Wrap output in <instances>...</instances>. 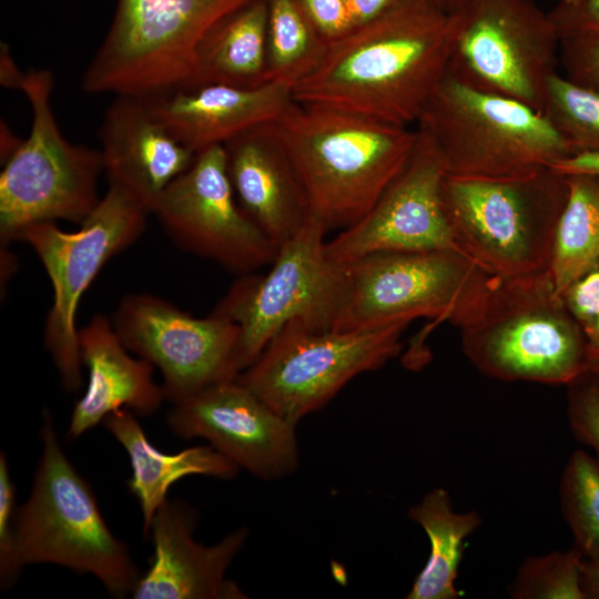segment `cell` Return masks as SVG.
Masks as SVG:
<instances>
[{
  "mask_svg": "<svg viewBox=\"0 0 599 599\" xmlns=\"http://www.w3.org/2000/svg\"><path fill=\"white\" fill-rule=\"evenodd\" d=\"M327 230L316 217L277 252L265 274L238 275L212 314L238 326L240 374L288 323L332 328L345 285V266L329 258Z\"/></svg>",
  "mask_w": 599,
  "mask_h": 599,
  "instance_id": "cell-11",
  "label": "cell"
},
{
  "mask_svg": "<svg viewBox=\"0 0 599 599\" xmlns=\"http://www.w3.org/2000/svg\"><path fill=\"white\" fill-rule=\"evenodd\" d=\"M561 297L582 328L590 324L599 314V261L573 281Z\"/></svg>",
  "mask_w": 599,
  "mask_h": 599,
  "instance_id": "cell-35",
  "label": "cell"
},
{
  "mask_svg": "<svg viewBox=\"0 0 599 599\" xmlns=\"http://www.w3.org/2000/svg\"><path fill=\"white\" fill-rule=\"evenodd\" d=\"M146 99L170 132L195 153L274 122L295 102L292 89L276 82L257 88L186 85Z\"/></svg>",
  "mask_w": 599,
  "mask_h": 599,
  "instance_id": "cell-21",
  "label": "cell"
},
{
  "mask_svg": "<svg viewBox=\"0 0 599 599\" xmlns=\"http://www.w3.org/2000/svg\"><path fill=\"white\" fill-rule=\"evenodd\" d=\"M327 49L301 0H267L270 82L293 90L319 67Z\"/></svg>",
  "mask_w": 599,
  "mask_h": 599,
  "instance_id": "cell-27",
  "label": "cell"
},
{
  "mask_svg": "<svg viewBox=\"0 0 599 599\" xmlns=\"http://www.w3.org/2000/svg\"><path fill=\"white\" fill-rule=\"evenodd\" d=\"M450 17L448 73L544 113L548 81L560 63L549 13L534 0H465Z\"/></svg>",
  "mask_w": 599,
  "mask_h": 599,
  "instance_id": "cell-12",
  "label": "cell"
},
{
  "mask_svg": "<svg viewBox=\"0 0 599 599\" xmlns=\"http://www.w3.org/2000/svg\"><path fill=\"white\" fill-rule=\"evenodd\" d=\"M581 587L586 599H599V558L585 559Z\"/></svg>",
  "mask_w": 599,
  "mask_h": 599,
  "instance_id": "cell-40",
  "label": "cell"
},
{
  "mask_svg": "<svg viewBox=\"0 0 599 599\" xmlns=\"http://www.w3.org/2000/svg\"><path fill=\"white\" fill-rule=\"evenodd\" d=\"M344 266L336 331L409 324L418 317L461 328L480 312L498 278L453 248L377 252Z\"/></svg>",
  "mask_w": 599,
  "mask_h": 599,
  "instance_id": "cell-6",
  "label": "cell"
},
{
  "mask_svg": "<svg viewBox=\"0 0 599 599\" xmlns=\"http://www.w3.org/2000/svg\"><path fill=\"white\" fill-rule=\"evenodd\" d=\"M271 123L242 133L223 149L237 203L280 248L312 214L300 175Z\"/></svg>",
  "mask_w": 599,
  "mask_h": 599,
  "instance_id": "cell-20",
  "label": "cell"
},
{
  "mask_svg": "<svg viewBox=\"0 0 599 599\" xmlns=\"http://www.w3.org/2000/svg\"><path fill=\"white\" fill-rule=\"evenodd\" d=\"M567 176L550 167L509 179L446 175L443 200L456 247L499 278L549 270Z\"/></svg>",
  "mask_w": 599,
  "mask_h": 599,
  "instance_id": "cell-5",
  "label": "cell"
},
{
  "mask_svg": "<svg viewBox=\"0 0 599 599\" xmlns=\"http://www.w3.org/2000/svg\"><path fill=\"white\" fill-rule=\"evenodd\" d=\"M408 323L364 331L319 329L293 321L238 376L278 415L297 425L357 375L378 369L402 349Z\"/></svg>",
  "mask_w": 599,
  "mask_h": 599,
  "instance_id": "cell-13",
  "label": "cell"
},
{
  "mask_svg": "<svg viewBox=\"0 0 599 599\" xmlns=\"http://www.w3.org/2000/svg\"><path fill=\"white\" fill-rule=\"evenodd\" d=\"M99 140L109 184L124 189L150 213L161 193L196 155L170 132L142 97L116 95L104 114Z\"/></svg>",
  "mask_w": 599,
  "mask_h": 599,
  "instance_id": "cell-19",
  "label": "cell"
},
{
  "mask_svg": "<svg viewBox=\"0 0 599 599\" xmlns=\"http://www.w3.org/2000/svg\"><path fill=\"white\" fill-rule=\"evenodd\" d=\"M567 386L570 428L577 439L596 451L599 459V380L585 373Z\"/></svg>",
  "mask_w": 599,
  "mask_h": 599,
  "instance_id": "cell-32",
  "label": "cell"
},
{
  "mask_svg": "<svg viewBox=\"0 0 599 599\" xmlns=\"http://www.w3.org/2000/svg\"><path fill=\"white\" fill-rule=\"evenodd\" d=\"M459 329L465 356L490 378L568 385L586 373L583 329L549 270L498 277L480 312Z\"/></svg>",
  "mask_w": 599,
  "mask_h": 599,
  "instance_id": "cell-3",
  "label": "cell"
},
{
  "mask_svg": "<svg viewBox=\"0 0 599 599\" xmlns=\"http://www.w3.org/2000/svg\"><path fill=\"white\" fill-rule=\"evenodd\" d=\"M451 42L450 13L432 0H399L328 43L293 98L410 126L448 72Z\"/></svg>",
  "mask_w": 599,
  "mask_h": 599,
  "instance_id": "cell-1",
  "label": "cell"
},
{
  "mask_svg": "<svg viewBox=\"0 0 599 599\" xmlns=\"http://www.w3.org/2000/svg\"><path fill=\"white\" fill-rule=\"evenodd\" d=\"M559 494L573 547L585 559L599 558V459L575 450L564 469Z\"/></svg>",
  "mask_w": 599,
  "mask_h": 599,
  "instance_id": "cell-28",
  "label": "cell"
},
{
  "mask_svg": "<svg viewBox=\"0 0 599 599\" xmlns=\"http://www.w3.org/2000/svg\"><path fill=\"white\" fill-rule=\"evenodd\" d=\"M150 211L124 189L109 187L75 232L54 222L21 231L42 263L52 285L53 302L44 327V345L67 392L82 385L77 312L79 303L104 264L143 234Z\"/></svg>",
  "mask_w": 599,
  "mask_h": 599,
  "instance_id": "cell-10",
  "label": "cell"
},
{
  "mask_svg": "<svg viewBox=\"0 0 599 599\" xmlns=\"http://www.w3.org/2000/svg\"><path fill=\"white\" fill-rule=\"evenodd\" d=\"M588 346L599 351V314L597 317L582 328Z\"/></svg>",
  "mask_w": 599,
  "mask_h": 599,
  "instance_id": "cell-41",
  "label": "cell"
},
{
  "mask_svg": "<svg viewBox=\"0 0 599 599\" xmlns=\"http://www.w3.org/2000/svg\"><path fill=\"white\" fill-rule=\"evenodd\" d=\"M53 84L49 70L32 69L20 85L32 120L29 135L0 173L1 246L17 241L18 234L33 224H81L101 200V152L63 136L51 103Z\"/></svg>",
  "mask_w": 599,
  "mask_h": 599,
  "instance_id": "cell-8",
  "label": "cell"
},
{
  "mask_svg": "<svg viewBox=\"0 0 599 599\" xmlns=\"http://www.w3.org/2000/svg\"><path fill=\"white\" fill-rule=\"evenodd\" d=\"M399 0H344L353 28L382 16Z\"/></svg>",
  "mask_w": 599,
  "mask_h": 599,
  "instance_id": "cell-37",
  "label": "cell"
},
{
  "mask_svg": "<svg viewBox=\"0 0 599 599\" xmlns=\"http://www.w3.org/2000/svg\"><path fill=\"white\" fill-rule=\"evenodd\" d=\"M268 82L267 0H251L207 30L186 85L257 88Z\"/></svg>",
  "mask_w": 599,
  "mask_h": 599,
  "instance_id": "cell-24",
  "label": "cell"
},
{
  "mask_svg": "<svg viewBox=\"0 0 599 599\" xmlns=\"http://www.w3.org/2000/svg\"><path fill=\"white\" fill-rule=\"evenodd\" d=\"M560 1L564 2V3H567V4H575V3H578L581 0H560Z\"/></svg>",
  "mask_w": 599,
  "mask_h": 599,
  "instance_id": "cell-44",
  "label": "cell"
},
{
  "mask_svg": "<svg viewBox=\"0 0 599 599\" xmlns=\"http://www.w3.org/2000/svg\"><path fill=\"white\" fill-rule=\"evenodd\" d=\"M307 14L328 43L345 35L352 21L344 0H301Z\"/></svg>",
  "mask_w": 599,
  "mask_h": 599,
  "instance_id": "cell-36",
  "label": "cell"
},
{
  "mask_svg": "<svg viewBox=\"0 0 599 599\" xmlns=\"http://www.w3.org/2000/svg\"><path fill=\"white\" fill-rule=\"evenodd\" d=\"M550 169L565 176L575 174L599 175V153L572 154L554 163Z\"/></svg>",
  "mask_w": 599,
  "mask_h": 599,
  "instance_id": "cell-38",
  "label": "cell"
},
{
  "mask_svg": "<svg viewBox=\"0 0 599 599\" xmlns=\"http://www.w3.org/2000/svg\"><path fill=\"white\" fill-rule=\"evenodd\" d=\"M111 321L123 345L159 369L171 404L240 375L238 326L227 318L195 317L162 297L135 293L121 298Z\"/></svg>",
  "mask_w": 599,
  "mask_h": 599,
  "instance_id": "cell-14",
  "label": "cell"
},
{
  "mask_svg": "<svg viewBox=\"0 0 599 599\" xmlns=\"http://www.w3.org/2000/svg\"><path fill=\"white\" fill-rule=\"evenodd\" d=\"M82 365L88 385L71 413L67 436L75 439L94 428L114 410L154 414L165 400L162 386L153 379L154 366L133 357L118 336L111 318L95 314L79 328Z\"/></svg>",
  "mask_w": 599,
  "mask_h": 599,
  "instance_id": "cell-22",
  "label": "cell"
},
{
  "mask_svg": "<svg viewBox=\"0 0 599 599\" xmlns=\"http://www.w3.org/2000/svg\"><path fill=\"white\" fill-rule=\"evenodd\" d=\"M248 1L118 0L104 40L82 75V90L146 98L186 85L204 34Z\"/></svg>",
  "mask_w": 599,
  "mask_h": 599,
  "instance_id": "cell-9",
  "label": "cell"
},
{
  "mask_svg": "<svg viewBox=\"0 0 599 599\" xmlns=\"http://www.w3.org/2000/svg\"><path fill=\"white\" fill-rule=\"evenodd\" d=\"M586 373L599 380V351L588 346Z\"/></svg>",
  "mask_w": 599,
  "mask_h": 599,
  "instance_id": "cell-42",
  "label": "cell"
},
{
  "mask_svg": "<svg viewBox=\"0 0 599 599\" xmlns=\"http://www.w3.org/2000/svg\"><path fill=\"white\" fill-rule=\"evenodd\" d=\"M197 514L180 500H166L149 529L154 552L149 570L140 577L134 599H244L246 593L226 571L248 536L241 527L221 541L204 546L193 535Z\"/></svg>",
  "mask_w": 599,
  "mask_h": 599,
  "instance_id": "cell-18",
  "label": "cell"
},
{
  "mask_svg": "<svg viewBox=\"0 0 599 599\" xmlns=\"http://www.w3.org/2000/svg\"><path fill=\"white\" fill-rule=\"evenodd\" d=\"M559 59L566 79L599 92V37L560 41Z\"/></svg>",
  "mask_w": 599,
  "mask_h": 599,
  "instance_id": "cell-33",
  "label": "cell"
},
{
  "mask_svg": "<svg viewBox=\"0 0 599 599\" xmlns=\"http://www.w3.org/2000/svg\"><path fill=\"white\" fill-rule=\"evenodd\" d=\"M408 517L426 532L430 552L422 571L417 575L407 599H457L456 589L463 558L465 539L481 524L475 510L456 512L451 499L444 488H435L408 510Z\"/></svg>",
  "mask_w": 599,
  "mask_h": 599,
  "instance_id": "cell-25",
  "label": "cell"
},
{
  "mask_svg": "<svg viewBox=\"0 0 599 599\" xmlns=\"http://www.w3.org/2000/svg\"><path fill=\"white\" fill-rule=\"evenodd\" d=\"M416 129L434 142L448 176L518 177L571 155L565 139L542 113L465 85L448 72Z\"/></svg>",
  "mask_w": 599,
  "mask_h": 599,
  "instance_id": "cell-7",
  "label": "cell"
},
{
  "mask_svg": "<svg viewBox=\"0 0 599 599\" xmlns=\"http://www.w3.org/2000/svg\"><path fill=\"white\" fill-rule=\"evenodd\" d=\"M26 72H22L12 54L9 47L1 42L0 48V83L2 87L8 89L20 90L21 82L23 80Z\"/></svg>",
  "mask_w": 599,
  "mask_h": 599,
  "instance_id": "cell-39",
  "label": "cell"
},
{
  "mask_svg": "<svg viewBox=\"0 0 599 599\" xmlns=\"http://www.w3.org/2000/svg\"><path fill=\"white\" fill-rule=\"evenodd\" d=\"M444 11L454 12L465 0H432Z\"/></svg>",
  "mask_w": 599,
  "mask_h": 599,
  "instance_id": "cell-43",
  "label": "cell"
},
{
  "mask_svg": "<svg viewBox=\"0 0 599 599\" xmlns=\"http://www.w3.org/2000/svg\"><path fill=\"white\" fill-rule=\"evenodd\" d=\"M166 423L181 438H203L240 468L263 480L292 475L300 465L296 425L236 379L213 384L172 404Z\"/></svg>",
  "mask_w": 599,
  "mask_h": 599,
  "instance_id": "cell-17",
  "label": "cell"
},
{
  "mask_svg": "<svg viewBox=\"0 0 599 599\" xmlns=\"http://www.w3.org/2000/svg\"><path fill=\"white\" fill-rule=\"evenodd\" d=\"M568 197L559 217L549 271L557 293L599 261V175H568Z\"/></svg>",
  "mask_w": 599,
  "mask_h": 599,
  "instance_id": "cell-26",
  "label": "cell"
},
{
  "mask_svg": "<svg viewBox=\"0 0 599 599\" xmlns=\"http://www.w3.org/2000/svg\"><path fill=\"white\" fill-rule=\"evenodd\" d=\"M326 230L361 220L408 160L417 131L329 106L294 102L271 123Z\"/></svg>",
  "mask_w": 599,
  "mask_h": 599,
  "instance_id": "cell-2",
  "label": "cell"
},
{
  "mask_svg": "<svg viewBox=\"0 0 599 599\" xmlns=\"http://www.w3.org/2000/svg\"><path fill=\"white\" fill-rule=\"evenodd\" d=\"M585 557L575 547L522 561L509 585L514 599H586L581 587Z\"/></svg>",
  "mask_w": 599,
  "mask_h": 599,
  "instance_id": "cell-30",
  "label": "cell"
},
{
  "mask_svg": "<svg viewBox=\"0 0 599 599\" xmlns=\"http://www.w3.org/2000/svg\"><path fill=\"white\" fill-rule=\"evenodd\" d=\"M40 437L42 454L31 491L16 516L22 562L90 573L111 596L132 595L141 576L131 551L109 529L93 490L64 454L47 410Z\"/></svg>",
  "mask_w": 599,
  "mask_h": 599,
  "instance_id": "cell-4",
  "label": "cell"
},
{
  "mask_svg": "<svg viewBox=\"0 0 599 599\" xmlns=\"http://www.w3.org/2000/svg\"><path fill=\"white\" fill-rule=\"evenodd\" d=\"M17 489L11 479L8 459L0 454V587L7 590L19 579L24 564L18 551L16 516Z\"/></svg>",
  "mask_w": 599,
  "mask_h": 599,
  "instance_id": "cell-31",
  "label": "cell"
},
{
  "mask_svg": "<svg viewBox=\"0 0 599 599\" xmlns=\"http://www.w3.org/2000/svg\"><path fill=\"white\" fill-rule=\"evenodd\" d=\"M169 238L237 275L272 264L278 247L251 221L235 197L223 145L196 153L152 206Z\"/></svg>",
  "mask_w": 599,
  "mask_h": 599,
  "instance_id": "cell-15",
  "label": "cell"
},
{
  "mask_svg": "<svg viewBox=\"0 0 599 599\" xmlns=\"http://www.w3.org/2000/svg\"><path fill=\"white\" fill-rule=\"evenodd\" d=\"M102 424L130 458L132 475L128 487L139 501L144 534H149L151 521L167 500L173 484L191 475L232 479L241 469L211 445L189 447L176 454L160 451L128 408L112 412Z\"/></svg>",
  "mask_w": 599,
  "mask_h": 599,
  "instance_id": "cell-23",
  "label": "cell"
},
{
  "mask_svg": "<svg viewBox=\"0 0 599 599\" xmlns=\"http://www.w3.org/2000/svg\"><path fill=\"white\" fill-rule=\"evenodd\" d=\"M567 142L570 153H599V92L554 74L542 113Z\"/></svg>",
  "mask_w": 599,
  "mask_h": 599,
  "instance_id": "cell-29",
  "label": "cell"
},
{
  "mask_svg": "<svg viewBox=\"0 0 599 599\" xmlns=\"http://www.w3.org/2000/svg\"><path fill=\"white\" fill-rule=\"evenodd\" d=\"M416 131L408 160L369 211L326 242L334 262L377 252L458 250L443 200V159L434 142Z\"/></svg>",
  "mask_w": 599,
  "mask_h": 599,
  "instance_id": "cell-16",
  "label": "cell"
},
{
  "mask_svg": "<svg viewBox=\"0 0 599 599\" xmlns=\"http://www.w3.org/2000/svg\"><path fill=\"white\" fill-rule=\"evenodd\" d=\"M548 13L560 41L599 37V0H581L575 4L560 1Z\"/></svg>",
  "mask_w": 599,
  "mask_h": 599,
  "instance_id": "cell-34",
  "label": "cell"
}]
</instances>
